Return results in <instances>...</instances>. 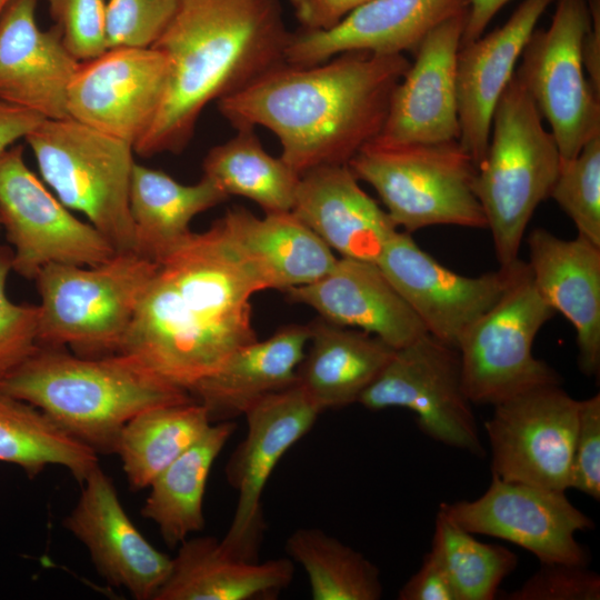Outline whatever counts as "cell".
I'll return each mask as SVG.
<instances>
[{
    "label": "cell",
    "instance_id": "cell-15",
    "mask_svg": "<svg viewBox=\"0 0 600 600\" xmlns=\"http://www.w3.org/2000/svg\"><path fill=\"white\" fill-rule=\"evenodd\" d=\"M319 413L297 382L262 397L243 413L247 433L226 467L227 480L238 498L220 542L231 553L257 560L264 530L261 498L267 482L284 453L311 430Z\"/></svg>",
    "mask_w": 600,
    "mask_h": 600
},
{
    "label": "cell",
    "instance_id": "cell-44",
    "mask_svg": "<svg viewBox=\"0 0 600 600\" xmlns=\"http://www.w3.org/2000/svg\"><path fill=\"white\" fill-rule=\"evenodd\" d=\"M302 30L328 29L371 0H288Z\"/></svg>",
    "mask_w": 600,
    "mask_h": 600
},
{
    "label": "cell",
    "instance_id": "cell-10",
    "mask_svg": "<svg viewBox=\"0 0 600 600\" xmlns=\"http://www.w3.org/2000/svg\"><path fill=\"white\" fill-rule=\"evenodd\" d=\"M554 1L550 26L533 30L514 76L548 121L561 159H571L600 134V94L582 63V42L590 27L588 2Z\"/></svg>",
    "mask_w": 600,
    "mask_h": 600
},
{
    "label": "cell",
    "instance_id": "cell-45",
    "mask_svg": "<svg viewBox=\"0 0 600 600\" xmlns=\"http://www.w3.org/2000/svg\"><path fill=\"white\" fill-rule=\"evenodd\" d=\"M46 118L31 110L0 102V154L26 138Z\"/></svg>",
    "mask_w": 600,
    "mask_h": 600
},
{
    "label": "cell",
    "instance_id": "cell-24",
    "mask_svg": "<svg viewBox=\"0 0 600 600\" xmlns=\"http://www.w3.org/2000/svg\"><path fill=\"white\" fill-rule=\"evenodd\" d=\"M286 292L322 319L376 336L396 350L427 333L376 262L340 257L321 279Z\"/></svg>",
    "mask_w": 600,
    "mask_h": 600
},
{
    "label": "cell",
    "instance_id": "cell-6",
    "mask_svg": "<svg viewBox=\"0 0 600 600\" xmlns=\"http://www.w3.org/2000/svg\"><path fill=\"white\" fill-rule=\"evenodd\" d=\"M158 263L133 251L96 266L50 263L33 279L38 342L99 358L119 353Z\"/></svg>",
    "mask_w": 600,
    "mask_h": 600
},
{
    "label": "cell",
    "instance_id": "cell-13",
    "mask_svg": "<svg viewBox=\"0 0 600 600\" xmlns=\"http://www.w3.org/2000/svg\"><path fill=\"white\" fill-rule=\"evenodd\" d=\"M484 422L491 473L499 478L566 491L569 486L579 400L561 384L532 388L493 406Z\"/></svg>",
    "mask_w": 600,
    "mask_h": 600
},
{
    "label": "cell",
    "instance_id": "cell-30",
    "mask_svg": "<svg viewBox=\"0 0 600 600\" xmlns=\"http://www.w3.org/2000/svg\"><path fill=\"white\" fill-rule=\"evenodd\" d=\"M228 198L206 177L183 184L134 162L129 187L133 252L157 262L191 232L189 224L197 214Z\"/></svg>",
    "mask_w": 600,
    "mask_h": 600
},
{
    "label": "cell",
    "instance_id": "cell-42",
    "mask_svg": "<svg viewBox=\"0 0 600 600\" xmlns=\"http://www.w3.org/2000/svg\"><path fill=\"white\" fill-rule=\"evenodd\" d=\"M568 489L600 499V394L579 400Z\"/></svg>",
    "mask_w": 600,
    "mask_h": 600
},
{
    "label": "cell",
    "instance_id": "cell-29",
    "mask_svg": "<svg viewBox=\"0 0 600 600\" xmlns=\"http://www.w3.org/2000/svg\"><path fill=\"white\" fill-rule=\"evenodd\" d=\"M309 329L311 346L297 383L320 412L358 402L396 350L376 336L322 318Z\"/></svg>",
    "mask_w": 600,
    "mask_h": 600
},
{
    "label": "cell",
    "instance_id": "cell-16",
    "mask_svg": "<svg viewBox=\"0 0 600 600\" xmlns=\"http://www.w3.org/2000/svg\"><path fill=\"white\" fill-rule=\"evenodd\" d=\"M169 76L157 48L107 49L80 62L68 88L69 117L134 147L159 112Z\"/></svg>",
    "mask_w": 600,
    "mask_h": 600
},
{
    "label": "cell",
    "instance_id": "cell-20",
    "mask_svg": "<svg viewBox=\"0 0 600 600\" xmlns=\"http://www.w3.org/2000/svg\"><path fill=\"white\" fill-rule=\"evenodd\" d=\"M469 9V0H371L323 30L291 33L286 63L312 66L348 51L414 52L443 21Z\"/></svg>",
    "mask_w": 600,
    "mask_h": 600
},
{
    "label": "cell",
    "instance_id": "cell-36",
    "mask_svg": "<svg viewBox=\"0 0 600 600\" xmlns=\"http://www.w3.org/2000/svg\"><path fill=\"white\" fill-rule=\"evenodd\" d=\"M431 550L443 566L457 600H492L518 566V557L501 544L483 543L440 510Z\"/></svg>",
    "mask_w": 600,
    "mask_h": 600
},
{
    "label": "cell",
    "instance_id": "cell-33",
    "mask_svg": "<svg viewBox=\"0 0 600 600\" xmlns=\"http://www.w3.org/2000/svg\"><path fill=\"white\" fill-rule=\"evenodd\" d=\"M0 462L30 479L49 466L66 468L82 484L99 466L98 453L59 428L32 404L0 391Z\"/></svg>",
    "mask_w": 600,
    "mask_h": 600
},
{
    "label": "cell",
    "instance_id": "cell-40",
    "mask_svg": "<svg viewBox=\"0 0 600 600\" xmlns=\"http://www.w3.org/2000/svg\"><path fill=\"white\" fill-rule=\"evenodd\" d=\"M67 50L80 62L107 50L106 0H47Z\"/></svg>",
    "mask_w": 600,
    "mask_h": 600
},
{
    "label": "cell",
    "instance_id": "cell-11",
    "mask_svg": "<svg viewBox=\"0 0 600 600\" xmlns=\"http://www.w3.org/2000/svg\"><path fill=\"white\" fill-rule=\"evenodd\" d=\"M358 402L378 411H412L418 428L442 444L484 456L472 403L462 382L460 354L429 333L394 350Z\"/></svg>",
    "mask_w": 600,
    "mask_h": 600
},
{
    "label": "cell",
    "instance_id": "cell-21",
    "mask_svg": "<svg viewBox=\"0 0 600 600\" xmlns=\"http://www.w3.org/2000/svg\"><path fill=\"white\" fill-rule=\"evenodd\" d=\"M38 0H10L0 16V102L46 119L70 118L69 84L80 64L54 26L41 30Z\"/></svg>",
    "mask_w": 600,
    "mask_h": 600
},
{
    "label": "cell",
    "instance_id": "cell-8",
    "mask_svg": "<svg viewBox=\"0 0 600 600\" xmlns=\"http://www.w3.org/2000/svg\"><path fill=\"white\" fill-rule=\"evenodd\" d=\"M24 139L57 198L84 214L117 252L133 251V146L72 118L44 119Z\"/></svg>",
    "mask_w": 600,
    "mask_h": 600
},
{
    "label": "cell",
    "instance_id": "cell-28",
    "mask_svg": "<svg viewBox=\"0 0 600 600\" xmlns=\"http://www.w3.org/2000/svg\"><path fill=\"white\" fill-rule=\"evenodd\" d=\"M179 546L153 600H249L276 594L293 578L291 559H242L213 537L187 539Z\"/></svg>",
    "mask_w": 600,
    "mask_h": 600
},
{
    "label": "cell",
    "instance_id": "cell-47",
    "mask_svg": "<svg viewBox=\"0 0 600 600\" xmlns=\"http://www.w3.org/2000/svg\"><path fill=\"white\" fill-rule=\"evenodd\" d=\"M511 0H469L461 46L481 37L493 17Z\"/></svg>",
    "mask_w": 600,
    "mask_h": 600
},
{
    "label": "cell",
    "instance_id": "cell-38",
    "mask_svg": "<svg viewBox=\"0 0 600 600\" xmlns=\"http://www.w3.org/2000/svg\"><path fill=\"white\" fill-rule=\"evenodd\" d=\"M179 0H106V43L149 48L171 21Z\"/></svg>",
    "mask_w": 600,
    "mask_h": 600
},
{
    "label": "cell",
    "instance_id": "cell-32",
    "mask_svg": "<svg viewBox=\"0 0 600 600\" xmlns=\"http://www.w3.org/2000/svg\"><path fill=\"white\" fill-rule=\"evenodd\" d=\"M211 424L208 410L197 401L150 408L131 418L120 432L114 452L130 488H149Z\"/></svg>",
    "mask_w": 600,
    "mask_h": 600
},
{
    "label": "cell",
    "instance_id": "cell-25",
    "mask_svg": "<svg viewBox=\"0 0 600 600\" xmlns=\"http://www.w3.org/2000/svg\"><path fill=\"white\" fill-rule=\"evenodd\" d=\"M292 212L341 258L377 263L399 231L348 164L303 173Z\"/></svg>",
    "mask_w": 600,
    "mask_h": 600
},
{
    "label": "cell",
    "instance_id": "cell-39",
    "mask_svg": "<svg viewBox=\"0 0 600 600\" xmlns=\"http://www.w3.org/2000/svg\"><path fill=\"white\" fill-rule=\"evenodd\" d=\"M12 257L11 247L0 246V379L39 347L38 306L14 303L7 294Z\"/></svg>",
    "mask_w": 600,
    "mask_h": 600
},
{
    "label": "cell",
    "instance_id": "cell-46",
    "mask_svg": "<svg viewBox=\"0 0 600 600\" xmlns=\"http://www.w3.org/2000/svg\"><path fill=\"white\" fill-rule=\"evenodd\" d=\"M590 27L582 42V63L593 90L600 94V0H587Z\"/></svg>",
    "mask_w": 600,
    "mask_h": 600
},
{
    "label": "cell",
    "instance_id": "cell-48",
    "mask_svg": "<svg viewBox=\"0 0 600 600\" xmlns=\"http://www.w3.org/2000/svg\"><path fill=\"white\" fill-rule=\"evenodd\" d=\"M10 0H0V16L3 12L4 8L9 3Z\"/></svg>",
    "mask_w": 600,
    "mask_h": 600
},
{
    "label": "cell",
    "instance_id": "cell-18",
    "mask_svg": "<svg viewBox=\"0 0 600 600\" xmlns=\"http://www.w3.org/2000/svg\"><path fill=\"white\" fill-rule=\"evenodd\" d=\"M467 18L468 10L437 26L421 41L373 141L404 144L459 140L457 56Z\"/></svg>",
    "mask_w": 600,
    "mask_h": 600
},
{
    "label": "cell",
    "instance_id": "cell-14",
    "mask_svg": "<svg viewBox=\"0 0 600 600\" xmlns=\"http://www.w3.org/2000/svg\"><path fill=\"white\" fill-rule=\"evenodd\" d=\"M439 510L470 533L509 541L541 563H589V552L574 534L593 529L594 523L564 491L507 481L491 473V483L481 497L443 502Z\"/></svg>",
    "mask_w": 600,
    "mask_h": 600
},
{
    "label": "cell",
    "instance_id": "cell-35",
    "mask_svg": "<svg viewBox=\"0 0 600 600\" xmlns=\"http://www.w3.org/2000/svg\"><path fill=\"white\" fill-rule=\"evenodd\" d=\"M286 550L303 568L313 600H378L383 587L379 568L361 552L320 529L299 528Z\"/></svg>",
    "mask_w": 600,
    "mask_h": 600
},
{
    "label": "cell",
    "instance_id": "cell-34",
    "mask_svg": "<svg viewBox=\"0 0 600 600\" xmlns=\"http://www.w3.org/2000/svg\"><path fill=\"white\" fill-rule=\"evenodd\" d=\"M202 169L203 177L228 197L247 198L264 213L293 209L301 176L280 157L268 153L253 128L237 129L231 139L211 148Z\"/></svg>",
    "mask_w": 600,
    "mask_h": 600
},
{
    "label": "cell",
    "instance_id": "cell-31",
    "mask_svg": "<svg viewBox=\"0 0 600 600\" xmlns=\"http://www.w3.org/2000/svg\"><path fill=\"white\" fill-rule=\"evenodd\" d=\"M236 422L212 423L206 433L149 486L143 518L153 521L164 542L177 547L204 528L203 498L211 468L236 430Z\"/></svg>",
    "mask_w": 600,
    "mask_h": 600
},
{
    "label": "cell",
    "instance_id": "cell-23",
    "mask_svg": "<svg viewBox=\"0 0 600 600\" xmlns=\"http://www.w3.org/2000/svg\"><path fill=\"white\" fill-rule=\"evenodd\" d=\"M552 2L523 0L506 23L458 51V141L476 166L486 154L496 106L538 20Z\"/></svg>",
    "mask_w": 600,
    "mask_h": 600
},
{
    "label": "cell",
    "instance_id": "cell-12",
    "mask_svg": "<svg viewBox=\"0 0 600 600\" xmlns=\"http://www.w3.org/2000/svg\"><path fill=\"white\" fill-rule=\"evenodd\" d=\"M0 224L27 279L50 263L96 266L117 251L90 222L76 218L29 169L21 146L0 154Z\"/></svg>",
    "mask_w": 600,
    "mask_h": 600
},
{
    "label": "cell",
    "instance_id": "cell-27",
    "mask_svg": "<svg viewBox=\"0 0 600 600\" xmlns=\"http://www.w3.org/2000/svg\"><path fill=\"white\" fill-rule=\"evenodd\" d=\"M309 339V326L282 327L268 339H257L236 350L189 392L206 407L212 423L243 416L262 397L297 382Z\"/></svg>",
    "mask_w": 600,
    "mask_h": 600
},
{
    "label": "cell",
    "instance_id": "cell-49",
    "mask_svg": "<svg viewBox=\"0 0 600 600\" xmlns=\"http://www.w3.org/2000/svg\"><path fill=\"white\" fill-rule=\"evenodd\" d=\"M0 228H1V224H0Z\"/></svg>",
    "mask_w": 600,
    "mask_h": 600
},
{
    "label": "cell",
    "instance_id": "cell-17",
    "mask_svg": "<svg viewBox=\"0 0 600 600\" xmlns=\"http://www.w3.org/2000/svg\"><path fill=\"white\" fill-rule=\"evenodd\" d=\"M519 260L497 271L467 277L441 264L410 233L398 231L377 264L427 333L458 349L464 332L503 294Z\"/></svg>",
    "mask_w": 600,
    "mask_h": 600
},
{
    "label": "cell",
    "instance_id": "cell-2",
    "mask_svg": "<svg viewBox=\"0 0 600 600\" xmlns=\"http://www.w3.org/2000/svg\"><path fill=\"white\" fill-rule=\"evenodd\" d=\"M404 54L348 51L312 66L283 63L217 101L236 128L264 127L298 174L348 164L381 132Z\"/></svg>",
    "mask_w": 600,
    "mask_h": 600
},
{
    "label": "cell",
    "instance_id": "cell-19",
    "mask_svg": "<svg viewBox=\"0 0 600 600\" xmlns=\"http://www.w3.org/2000/svg\"><path fill=\"white\" fill-rule=\"evenodd\" d=\"M63 527L88 549L98 572L138 600H153L168 578L172 558L156 549L121 504L112 479L98 466Z\"/></svg>",
    "mask_w": 600,
    "mask_h": 600
},
{
    "label": "cell",
    "instance_id": "cell-9",
    "mask_svg": "<svg viewBox=\"0 0 600 600\" xmlns=\"http://www.w3.org/2000/svg\"><path fill=\"white\" fill-rule=\"evenodd\" d=\"M554 316L537 291L528 263L519 260L503 294L458 344L471 403L494 406L536 387L561 384V376L532 351L539 330Z\"/></svg>",
    "mask_w": 600,
    "mask_h": 600
},
{
    "label": "cell",
    "instance_id": "cell-41",
    "mask_svg": "<svg viewBox=\"0 0 600 600\" xmlns=\"http://www.w3.org/2000/svg\"><path fill=\"white\" fill-rule=\"evenodd\" d=\"M507 600H599L600 577L583 564L541 563Z\"/></svg>",
    "mask_w": 600,
    "mask_h": 600
},
{
    "label": "cell",
    "instance_id": "cell-5",
    "mask_svg": "<svg viewBox=\"0 0 600 600\" xmlns=\"http://www.w3.org/2000/svg\"><path fill=\"white\" fill-rule=\"evenodd\" d=\"M560 163L554 137L513 76L496 106L489 144L473 179L500 267L519 259L527 226L550 197Z\"/></svg>",
    "mask_w": 600,
    "mask_h": 600
},
{
    "label": "cell",
    "instance_id": "cell-37",
    "mask_svg": "<svg viewBox=\"0 0 600 600\" xmlns=\"http://www.w3.org/2000/svg\"><path fill=\"white\" fill-rule=\"evenodd\" d=\"M572 220L578 234L600 246V134L571 159H561L550 197Z\"/></svg>",
    "mask_w": 600,
    "mask_h": 600
},
{
    "label": "cell",
    "instance_id": "cell-3",
    "mask_svg": "<svg viewBox=\"0 0 600 600\" xmlns=\"http://www.w3.org/2000/svg\"><path fill=\"white\" fill-rule=\"evenodd\" d=\"M290 34L279 0H179L152 46L169 59L168 87L133 151L141 157L181 152L210 102L286 63Z\"/></svg>",
    "mask_w": 600,
    "mask_h": 600
},
{
    "label": "cell",
    "instance_id": "cell-7",
    "mask_svg": "<svg viewBox=\"0 0 600 600\" xmlns=\"http://www.w3.org/2000/svg\"><path fill=\"white\" fill-rule=\"evenodd\" d=\"M406 232L437 224L487 229L473 192L477 166L458 140L386 144L371 141L349 161Z\"/></svg>",
    "mask_w": 600,
    "mask_h": 600
},
{
    "label": "cell",
    "instance_id": "cell-26",
    "mask_svg": "<svg viewBox=\"0 0 600 600\" xmlns=\"http://www.w3.org/2000/svg\"><path fill=\"white\" fill-rule=\"evenodd\" d=\"M226 236L263 290L310 284L336 264L333 251L292 211L259 218L243 207L219 219Z\"/></svg>",
    "mask_w": 600,
    "mask_h": 600
},
{
    "label": "cell",
    "instance_id": "cell-43",
    "mask_svg": "<svg viewBox=\"0 0 600 600\" xmlns=\"http://www.w3.org/2000/svg\"><path fill=\"white\" fill-rule=\"evenodd\" d=\"M400 600H457L453 586L436 553L424 554L420 569L399 590Z\"/></svg>",
    "mask_w": 600,
    "mask_h": 600
},
{
    "label": "cell",
    "instance_id": "cell-1",
    "mask_svg": "<svg viewBox=\"0 0 600 600\" xmlns=\"http://www.w3.org/2000/svg\"><path fill=\"white\" fill-rule=\"evenodd\" d=\"M157 263L120 352L189 391L258 339L250 299L263 288L219 219Z\"/></svg>",
    "mask_w": 600,
    "mask_h": 600
},
{
    "label": "cell",
    "instance_id": "cell-22",
    "mask_svg": "<svg viewBox=\"0 0 600 600\" xmlns=\"http://www.w3.org/2000/svg\"><path fill=\"white\" fill-rule=\"evenodd\" d=\"M529 270L542 299L574 328L578 367L600 372V246L582 236L560 238L544 228L527 239Z\"/></svg>",
    "mask_w": 600,
    "mask_h": 600
},
{
    "label": "cell",
    "instance_id": "cell-4",
    "mask_svg": "<svg viewBox=\"0 0 600 600\" xmlns=\"http://www.w3.org/2000/svg\"><path fill=\"white\" fill-rule=\"evenodd\" d=\"M0 391L38 408L102 454L116 452L122 428L139 412L196 401L130 354L86 358L46 346L1 378Z\"/></svg>",
    "mask_w": 600,
    "mask_h": 600
}]
</instances>
